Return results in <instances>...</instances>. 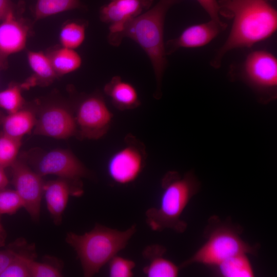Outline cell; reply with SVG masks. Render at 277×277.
Segmentation results:
<instances>
[{
	"label": "cell",
	"instance_id": "obj_10",
	"mask_svg": "<svg viewBox=\"0 0 277 277\" xmlns=\"http://www.w3.org/2000/svg\"><path fill=\"white\" fill-rule=\"evenodd\" d=\"M146 155L143 149L132 141L114 152L107 164V172L111 181L118 185L134 182L145 166Z\"/></svg>",
	"mask_w": 277,
	"mask_h": 277
},
{
	"label": "cell",
	"instance_id": "obj_32",
	"mask_svg": "<svg viewBox=\"0 0 277 277\" xmlns=\"http://www.w3.org/2000/svg\"><path fill=\"white\" fill-rule=\"evenodd\" d=\"M14 10L15 7L11 0H0V21Z\"/></svg>",
	"mask_w": 277,
	"mask_h": 277
},
{
	"label": "cell",
	"instance_id": "obj_11",
	"mask_svg": "<svg viewBox=\"0 0 277 277\" xmlns=\"http://www.w3.org/2000/svg\"><path fill=\"white\" fill-rule=\"evenodd\" d=\"M75 116L69 110L53 105L45 108L36 118L34 133L56 139L69 138L77 132Z\"/></svg>",
	"mask_w": 277,
	"mask_h": 277
},
{
	"label": "cell",
	"instance_id": "obj_23",
	"mask_svg": "<svg viewBox=\"0 0 277 277\" xmlns=\"http://www.w3.org/2000/svg\"><path fill=\"white\" fill-rule=\"evenodd\" d=\"M85 35V24L77 22H70L61 28L60 41L62 47L75 49L83 44Z\"/></svg>",
	"mask_w": 277,
	"mask_h": 277
},
{
	"label": "cell",
	"instance_id": "obj_22",
	"mask_svg": "<svg viewBox=\"0 0 277 277\" xmlns=\"http://www.w3.org/2000/svg\"><path fill=\"white\" fill-rule=\"evenodd\" d=\"M81 6L80 0H37L34 16L39 19Z\"/></svg>",
	"mask_w": 277,
	"mask_h": 277
},
{
	"label": "cell",
	"instance_id": "obj_3",
	"mask_svg": "<svg viewBox=\"0 0 277 277\" xmlns=\"http://www.w3.org/2000/svg\"><path fill=\"white\" fill-rule=\"evenodd\" d=\"M161 188L159 205L146 212L147 224L154 231L170 229L183 233L187 225L181 219L182 214L190 200L198 192L200 183L192 171L182 175L177 171H170L163 176Z\"/></svg>",
	"mask_w": 277,
	"mask_h": 277
},
{
	"label": "cell",
	"instance_id": "obj_34",
	"mask_svg": "<svg viewBox=\"0 0 277 277\" xmlns=\"http://www.w3.org/2000/svg\"><path fill=\"white\" fill-rule=\"evenodd\" d=\"M6 238V233L2 225L0 223V246L3 245Z\"/></svg>",
	"mask_w": 277,
	"mask_h": 277
},
{
	"label": "cell",
	"instance_id": "obj_1",
	"mask_svg": "<svg viewBox=\"0 0 277 277\" xmlns=\"http://www.w3.org/2000/svg\"><path fill=\"white\" fill-rule=\"evenodd\" d=\"M220 15L232 21L224 43L210 65L219 68L225 55L232 50L250 48L271 37L277 30V11L267 0H218Z\"/></svg>",
	"mask_w": 277,
	"mask_h": 277
},
{
	"label": "cell",
	"instance_id": "obj_27",
	"mask_svg": "<svg viewBox=\"0 0 277 277\" xmlns=\"http://www.w3.org/2000/svg\"><path fill=\"white\" fill-rule=\"evenodd\" d=\"M22 207L23 201L15 190H0V216L14 214Z\"/></svg>",
	"mask_w": 277,
	"mask_h": 277
},
{
	"label": "cell",
	"instance_id": "obj_4",
	"mask_svg": "<svg viewBox=\"0 0 277 277\" xmlns=\"http://www.w3.org/2000/svg\"><path fill=\"white\" fill-rule=\"evenodd\" d=\"M136 227L134 224L126 230L120 231L96 224L91 230L83 234L68 233L66 241L75 251L84 275L90 277L126 247L136 232Z\"/></svg>",
	"mask_w": 277,
	"mask_h": 277
},
{
	"label": "cell",
	"instance_id": "obj_31",
	"mask_svg": "<svg viewBox=\"0 0 277 277\" xmlns=\"http://www.w3.org/2000/svg\"><path fill=\"white\" fill-rule=\"evenodd\" d=\"M17 252L12 249L0 250V276Z\"/></svg>",
	"mask_w": 277,
	"mask_h": 277
},
{
	"label": "cell",
	"instance_id": "obj_20",
	"mask_svg": "<svg viewBox=\"0 0 277 277\" xmlns=\"http://www.w3.org/2000/svg\"><path fill=\"white\" fill-rule=\"evenodd\" d=\"M247 254L232 256L212 268L216 275L223 277H252L253 268Z\"/></svg>",
	"mask_w": 277,
	"mask_h": 277
},
{
	"label": "cell",
	"instance_id": "obj_33",
	"mask_svg": "<svg viewBox=\"0 0 277 277\" xmlns=\"http://www.w3.org/2000/svg\"><path fill=\"white\" fill-rule=\"evenodd\" d=\"M4 169L0 167V190L5 188L8 183V180Z\"/></svg>",
	"mask_w": 277,
	"mask_h": 277
},
{
	"label": "cell",
	"instance_id": "obj_29",
	"mask_svg": "<svg viewBox=\"0 0 277 277\" xmlns=\"http://www.w3.org/2000/svg\"><path fill=\"white\" fill-rule=\"evenodd\" d=\"M31 277H59L62 276L61 270L47 262H38L31 259L29 262Z\"/></svg>",
	"mask_w": 277,
	"mask_h": 277
},
{
	"label": "cell",
	"instance_id": "obj_28",
	"mask_svg": "<svg viewBox=\"0 0 277 277\" xmlns=\"http://www.w3.org/2000/svg\"><path fill=\"white\" fill-rule=\"evenodd\" d=\"M109 275L111 277H131L135 263L133 261L115 255L108 263Z\"/></svg>",
	"mask_w": 277,
	"mask_h": 277
},
{
	"label": "cell",
	"instance_id": "obj_5",
	"mask_svg": "<svg viewBox=\"0 0 277 277\" xmlns=\"http://www.w3.org/2000/svg\"><path fill=\"white\" fill-rule=\"evenodd\" d=\"M242 231L241 226L230 221L221 220L216 216L210 217L204 231L205 242L180 268L200 264L212 268L236 254H257L259 244L251 245L244 241L241 237Z\"/></svg>",
	"mask_w": 277,
	"mask_h": 277
},
{
	"label": "cell",
	"instance_id": "obj_15",
	"mask_svg": "<svg viewBox=\"0 0 277 277\" xmlns=\"http://www.w3.org/2000/svg\"><path fill=\"white\" fill-rule=\"evenodd\" d=\"M82 193L81 188L72 187L69 181L63 179L45 183L44 194L48 210L55 224L59 225L62 223L69 195H80Z\"/></svg>",
	"mask_w": 277,
	"mask_h": 277
},
{
	"label": "cell",
	"instance_id": "obj_2",
	"mask_svg": "<svg viewBox=\"0 0 277 277\" xmlns=\"http://www.w3.org/2000/svg\"><path fill=\"white\" fill-rule=\"evenodd\" d=\"M180 1L159 0L151 9L126 23L119 33L108 37L109 44L116 47L124 38H130L146 52L154 72L157 97L161 96L162 78L168 64L164 41L165 16L170 8Z\"/></svg>",
	"mask_w": 277,
	"mask_h": 277
},
{
	"label": "cell",
	"instance_id": "obj_7",
	"mask_svg": "<svg viewBox=\"0 0 277 277\" xmlns=\"http://www.w3.org/2000/svg\"><path fill=\"white\" fill-rule=\"evenodd\" d=\"M113 115L103 97L97 94L84 98L79 104L75 119L81 135L97 139L110 128Z\"/></svg>",
	"mask_w": 277,
	"mask_h": 277
},
{
	"label": "cell",
	"instance_id": "obj_8",
	"mask_svg": "<svg viewBox=\"0 0 277 277\" xmlns=\"http://www.w3.org/2000/svg\"><path fill=\"white\" fill-rule=\"evenodd\" d=\"M11 167L15 190L32 220L38 222L45 185L42 176L21 161L16 160Z\"/></svg>",
	"mask_w": 277,
	"mask_h": 277
},
{
	"label": "cell",
	"instance_id": "obj_14",
	"mask_svg": "<svg viewBox=\"0 0 277 277\" xmlns=\"http://www.w3.org/2000/svg\"><path fill=\"white\" fill-rule=\"evenodd\" d=\"M153 0H110L101 7V21L109 24V34L119 33L126 23L148 10Z\"/></svg>",
	"mask_w": 277,
	"mask_h": 277
},
{
	"label": "cell",
	"instance_id": "obj_25",
	"mask_svg": "<svg viewBox=\"0 0 277 277\" xmlns=\"http://www.w3.org/2000/svg\"><path fill=\"white\" fill-rule=\"evenodd\" d=\"M34 254L18 252L0 277L31 276L29 262L34 259Z\"/></svg>",
	"mask_w": 277,
	"mask_h": 277
},
{
	"label": "cell",
	"instance_id": "obj_35",
	"mask_svg": "<svg viewBox=\"0 0 277 277\" xmlns=\"http://www.w3.org/2000/svg\"><path fill=\"white\" fill-rule=\"evenodd\" d=\"M268 1H273V0H267Z\"/></svg>",
	"mask_w": 277,
	"mask_h": 277
},
{
	"label": "cell",
	"instance_id": "obj_30",
	"mask_svg": "<svg viewBox=\"0 0 277 277\" xmlns=\"http://www.w3.org/2000/svg\"><path fill=\"white\" fill-rule=\"evenodd\" d=\"M206 12L210 19L217 22L222 21L219 14L217 0H196Z\"/></svg>",
	"mask_w": 277,
	"mask_h": 277
},
{
	"label": "cell",
	"instance_id": "obj_9",
	"mask_svg": "<svg viewBox=\"0 0 277 277\" xmlns=\"http://www.w3.org/2000/svg\"><path fill=\"white\" fill-rule=\"evenodd\" d=\"M35 171L42 176L52 174L68 181L78 182L90 175L89 170L71 151L55 149L33 162Z\"/></svg>",
	"mask_w": 277,
	"mask_h": 277
},
{
	"label": "cell",
	"instance_id": "obj_26",
	"mask_svg": "<svg viewBox=\"0 0 277 277\" xmlns=\"http://www.w3.org/2000/svg\"><path fill=\"white\" fill-rule=\"evenodd\" d=\"M21 140L4 134L0 136V167L11 166L16 161L21 147Z\"/></svg>",
	"mask_w": 277,
	"mask_h": 277
},
{
	"label": "cell",
	"instance_id": "obj_12",
	"mask_svg": "<svg viewBox=\"0 0 277 277\" xmlns=\"http://www.w3.org/2000/svg\"><path fill=\"white\" fill-rule=\"evenodd\" d=\"M30 30L26 21L17 16L15 10L0 21V69L6 67L9 55L24 49Z\"/></svg>",
	"mask_w": 277,
	"mask_h": 277
},
{
	"label": "cell",
	"instance_id": "obj_18",
	"mask_svg": "<svg viewBox=\"0 0 277 277\" xmlns=\"http://www.w3.org/2000/svg\"><path fill=\"white\" fill-rule=\"evenodd\" d=\"M36 118L34 112L23 109L8 113L3 121V134L21 140L34 128Z\"/></svg>",
	"mask_w": 277,
	"mask_h": 277
},
{
	"label": "cell",
	"instance_id": "obj_24",
	"mask_svg": "<svg viewBox=\"0 0 277 277\" xmlns=\"http://www.w3.org/2000/svg\"><path fill=\"white\" fill-rule=\"evenodd\" d=\"M22 85L13 84L0 91V107L8 113H13L22 108L24 100L22 94Z\"/></svg>",
	"mask_w": 277,
	"mask_h": 277
},
{
	"label": "cell",
	"instance_id": "obj_17",
	"mask_svg": "<svg viewBox=\"0 0 277 277\" xmlns=\"http://www.w3.org/2000/svg\"><path fill=\"white\" fill-rule=\"evenodd\" d=\"M104 92L117 108L125 110L134 108L140 105L135 88L120 76H113L104 88Z\"/></svg>",
	"mask_w": 277,
	"mask_h": 277
},
{
	"label": "cell",
	"instance_id": "obj_16",
	"mask_svg": "<svg viewBox=\"0 0 277 277\" xmlns=\"http://www.w3.org/2000/svg\"><path fill=\"white\" fill-rule=\"evenodd\" d=\"M166 248L161 245L152 244L146 246L143 251V258L148 264L143 269L148 277H176L180 268L164 257Z\"/></svg>",
	"mask_w": 277,
	"mask_h": 277
},
{
	"label": "cell",
	"instance_id": "obj_21",
	"mask_svg": "<svg viewBox=\"0 0 277 277\" xmlns=\"http://www.w3.org/2000/svg\"><path fill=\"white\" fill-rule=\"evenodd\" d=\"M47 55L57 75L72 72L82 65V58L74 49L62 47L51 51Z\"/></svg>",
	"mask_w": 277,
	"mask_h": 277
},
{
	"label": "cell",
	"instance_id": "obj_13",
	"mask_svg": "<svg viewBox=\"0 0 277 277\" xmlns=\"http://www.w3.org/2000/svg\"><path fill=\"white\" fill-rule=\"evenodd\" d=\"M227 27V24L225 22L212 19L189 26L179 36L165 43L166 55H170L180 48L203 47L210 43Z\"/></svg>",
	"mask_w": 277,
	"mask_h": 277
},
{
	"label": "cell",
	"instance_id": "obj_6",
	"mask_svg": "<svg viewBox=\"0 0 277 277\" xmlns=\"http://www.w3.org/2000/svg\"><path fill=\"white\" fill-rule=\"evenodd\" d=\"M255 93L259 102L267 104L277 97V59L264 50L250 52L241 65L232 71Z\"/></svg>",
	"mask_w": 277,
	"mask_h": 277
},
{
	"label": "cell",
	"instance_id": "obj_19",
	"mask_svg": "<svg viewBox=\"0 0 277 277\" xmlns=\"http://www.w3.org/2000/svg\"><path fill=\"white\" fill-rule=\"evenodd\" d=\"M27 60L34 76L24 84L25 87L38 83L49 84L57 76L47 54L41 51H29L27 53Z\"/></svg>",
	"mask_w": 277,
	"mask_h": 277
}]
</instances>
